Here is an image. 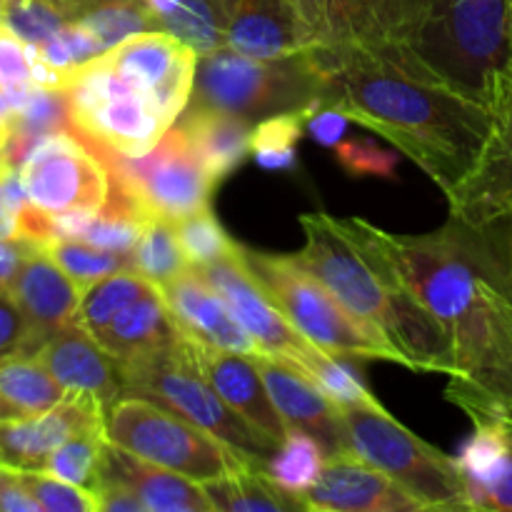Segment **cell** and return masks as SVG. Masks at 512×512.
<instances>
[{
  "mask_svg": "<svg viewBox=\"0 0 512 512\" xmlns=\"http://www.w3.org/2000/svg\"><path fill=\"white\" fill-rule=\"evenodd\" d=\"M488 230L450 218L435 233L395 235L375 228V238L453 343L448 400L512 405V283L508 263L485 238Z\"/></svg>",
  "mask_w": 512,
  "mask_h": 512,
  "instance_id": "1",
  "label": "cell"
},
{
  "mask_svg": "<svg viewBox=\"0 0 512 512\" xmlns=\"http://www.w3.org/2000/svg\"><path fill=\"white\" fill-rule=\"evenodd\" d=\"M325 75L323 105L378 133L440 185L448 203L478 173L498 138V113L405 73L355 43L310 48Z\"/></svg>",
  "mask_w": 512,
  "mask_h": 512,
  "instance_id": "2",
  "label": "cell"
},
{
  "mask_svg": "<svg viewBox=\"0 0 512 512\" xmlns=\"http://www.w3.org/2000/svg\"><path fill=\"white\" fill-rule=\"evenodd\" d=\"M380 55L425 83L495 110L512 83L508 0H435L415 38Z\"/></svg>",
  "mask_w": 512,
  "mask_h": 512,
  "instance_id": "3",
  "label": "cell"
},
{
  "mask_svg": "<svg viewBox=\"0 0 512 512\" xmlns=\"http://www.w3.org/2000/svg\"><path fill=\"white\" fill-rule=\"evenodd\" d=\"M240 248L285 318L310 343L340 358L388 360L408 368L405 355L390 343L388 335L350 313L295 255L263 253L245 245Z\"/></svg>",
  "mask_w": 512,
  "mask_h": 512,
  "instance_id": "4",
  "label": "cell"
},
{
  "mask_svg": "<svg viewBox=\"0 0 512 512\" xmlns=\"http://www.w3.org/2000/svg\"><path fill=\"white\" fill-rule=\"evenodd\" d=\"M325 75L313 53L303 50L288 58H253L220 48L200 55L193 105L228 110L248 120L323 103Z\"/></svg>",
  "mask_w": 512,
  "mask_h": 512,
  "instance_id": "5",
  "label": "cell"
},
{
  "mask_svg": "<svg viewBox=\"0 0 512 512\" xmlns=\"http://www.w3.org/2000/svg\"><path fill=\"white\" fill-rule=\"evenodd\" d=\"M120 365H123L125 395H143L175 410L238 450L253 465L268 470V460L273 458L278 445L258 433L243 415L235 413L220 398L218 390L208 383V378L195 368L190 355L185 353L183 335L178 343Z\"/></svg>",
  "mask_w": 512,
  "mask_h": 512,
  "instance_id": "6",
  "label": "cell"
},
{
  "mask_svg": "<svg viewBox=\"0 0 512 512\" xmlns=\"http://www.w3.org/2000/svg\"><path fill=\"white\" fill-rule=\"evenodd\" d=\"M350 450L395 483L428 510H473L468 485L450 455L420 440L400 425L383 405H338Z\"/></svg>",
  "mask_w": 512,
  "mask_h": 512,
  "instance_id": "7",
  "label": "cell"
},
{
  "mask_svg": "<svg viewBox=\"0 0 512 512\" xmlns=\"http://www.w3.org/2000/svg\"><path fill=\"white\" fill-rule=\"evenodd\" d=\"M105 438L195 483L253 465L193 420L143 395H123L105 408Z\"/></svg>",
  "mask_w": 512,
  "mask_h": 512,
  "instance_id": "8",
  "label": "cell"
},
{
  "mask_svg": "<svg viewBox=\"0 0 512 512\" xmlns=\"http://www.w3.org/2000/svg\"><path fill=\"white\" fill-rule=\"evenodd\" d=\"M70 125L95 150L143 155L160 143L173 125L158 105L120 78L98 55L80 65L65 85Z\"/></svg>",
  "mask_w": 512,
  "mask_h": 512,
  "instance_id": "9",
  "label": "cell"
},
{
  "mask_svg": "<svg viewBox=\"0 0 512 512\" xmlns=\"http://www.w3.org/2000/svg\"><path fill=\"white\" fill-rule=\"evenodd\" d=\"M95 153L108 165L110 185L128 195L148 218L178 223L210 208L218 180L200 163L180 125H173L160 143L143 155H120L113 150Z\"/></svg>",
  "mask_w": 512,
  "mask_h": 512,
  "instance_id": "10",
  "label": "cell"
},
{
  "mask_svg": "<svg viewBox=\"0 0 512 512\" xmlns=\"http://www.w3.org/2000/svg\"><path fill=\"white\" fill-rule=\"evenodd\" d=\"M30 205L48 218L95 213L108 203L110 170L75 130L45 135L20 163Z\"/></svg>",
  "mask_w": 512,
  "mask_h": 512,
  "instance_id": "11",
  "label": "cell"
},
{
  "mask_svg": "<svg viewBox=\"0 0 512 512\" xmlns=\"http://www.w3.org/2000/svg\"><path fill=\"white\" fill-rule=\"evenodd\" d=\"M195 270L218 290L220 298L228 303L233 318L243 325L245 333L258 343L263 353L275 355V358L285 360V363L295 365L300 373H305V368L320 348L310 343L308 338H303L295 330V325L285 318L268 288L250 270L240 243H235V248L225 253L223 258L200 265Z\"/></svg>",
  "mask_w": 512,
  "mask_h": 512,
  "instance_id": "12",
  "label": "cell"
},
{
  "mask_svg": "<svg viewBox=\"0 0 512 512\" xmlns=\"http://www.w3.org/2000/svg\"><path fill=\"white\" fill-rule=\"evenodd\" d=\"M103 60L120 78L148 95L170 125L193 100L200 53L170 30L155 28L130 35L105 50Z\"/></svg>",
  "mask_w": 512,
  "mask_h": 512,
  "instance_id": "13",
  "label": "cell"
},
{
  "mask_svg": "<svg viewBox=\"0 0 512 512\" xmlns=\"http://www.w3.org/2000/svg\"><path fill=\"white\" fill-rule=\"evenodd\" d=\"M475 433L455 455L468 485L470 508L512 512V420L483 400H458Z\"/></svg>",
  "mask_w": 512,
  "mask_h": 512,
  "instance_id": "14",
  "label": "cell"
},
{
  "mask_svg": "<svg viewBox=\"0 0 512 512\" xmlns=\"http://www.w3.org/2000/svg\"><path fill=\"white\" fill-rule=\"evenodd\" d=\"M303 510L420 512L428 508L388 473L348 450L325 458L323 473L303 495Z\"/></svg>",
  "mask_w": 512,
  "mask_h": 512,
  "instance_id": "15",
  "label": "cell"
},
{
  "mask_svg": "<svg viewBox=\"0 0 512 512\" xmlns=\"http://www.w3.org/2000/svg\"><path fill=\"white\" fill-rule=\"evenodd\" d=\"M8 290L28 320L25 355H35L53 335L75 323L85 293L43 245L30 250Z\"/></svg>",
  "mask_w": 512,
  "mask_h": 512,
  "instance_id": "16",
  "label": "cell"
},
{
  "mask_svg": "<svg viewBox=\"0 0 512 512\" xmlns=\"http://www.w3.org/2000/svg\"><path fill=\"white\" fill-rule=\"evenodd\" d=\"M185 353L195 363V368L208 378V383L218 390L220 398L238 415H243L258 433L273 440L275 445L288 438V425L280 418L273 398L268 393L263 375L250 355L233 353V350L215 348V345L183 335Z\"/></svg>",
  "mask_w": 512,
  "mask_h": 512,
  "instance_id": "17",
  "label": "cell"
},
{
  "mask_svg": "<svg viewBox=\"0 0 512 512\" xmlns=\"http://www.w3.org/2000/svg\"><path fill=\"white\" fill-rule=\"evenodd\" d=\"M105 405L93 393L68 390L55 408L28 418L0 420V465L45 470L48 458L85 425L103 423Z\"/></svg>",
  "mask_w": 512,
  "mask_h": 512,
  "instance_id": "18",
  "label": "cell"
},
{
  "mask_svg": "<svg viewBox=\"0 0 512 512\" xmlns=\"http://www.w3.org/2000/svg\"><path fill=\"white\" fill-rule=\"evenodd\" d=\"M263 375L268 393L278 408L288 430H303L323 445L325 455L348 453V433H345L340 408L295 365L268 353L250 355Z\"/></svg>",
  "mask_w": 512,
  "mask_h": 512,
  "instance_id": "19",
  "label": "cell"
},
{
  "mask_svg": "<svg viewBox=\"0 0 512 512\" xmlns=\"http://www.w3.org/2000/svg\"><path fill=\"white\" fill-rule=\"evenodd\" d=\"M433 5L435 0H328L330 43H355L375 53L405 48Z\"/></svg>",
  "mask_w": 512,
  "mask_h": 512,
  "instance_id": "20",
  "label": "cell"
},
{
  "mask_svg": "<svg viewBox=\"0 0 512 512\" xmlns=\"http://www.w3.org/2000/svg\"><path fill=\"white\" fill-rule=\"evenodd\" d=\"M158 288L183 335L203 340L215 348L233 350V353H263L258 343L245 333L243 325L233 318L228 303L220 298L218 290L195 268L183 270L178 278L168 280Z\"/></svg>",
  "mask_w": 512,
  "mask_h": 512,
  "instance_id": "21",
  "label": "cell"
},
{
  "mask_svg": "<svg viewBox=\"0 0 512 512\" xmlns=\"http://www.w3.org/2000/svg\"><path fill=\"white\" fill-rule=\"evenodd\" d=\"M65 390L93 393L108 408L125 395L123 365L83 325L73 323L35 353Z\"/></svg>",
  "mask_w": 512,
  "mask_h": 512,
  "instance_id": "22",
  "label": "cell"
},
{
  "mask_svg": "<svg viewBox=\"0 0 512 512\" xmlns=\"http://www.w3.org/2000/svg\"><path fill=\"white\" fill-rule=\"evenodd\" d=\"M225 48L253 58H288L313 48L298 13L283 0H223Z\"/></svg>",
  "mask_w": 512,
  "mask_h": 512,
  "instance_id": "23",
  "label": "cell"
},
{
  "mask_svg": "<svg viewBox=\"0 0 512 512\" xmlns=\"http://www.w3.org/2000/svg\"><path fill=\"white\" fill-rule=\"evenodd\" d=\"M100 478H113L128 485L145 512H210L213 503L205 495L203 485L175 470L138 458L125 448L105 440Z\"/></svg>",
  "mask_w": 512,
  "mask_h": 512,
  "instance_id": "24",
  "label": "cell"
},
{
  "mask_svg": "<svg viewBox=\"0 0 512 512\" xmlns=\"http://www.w3.org/2000/svg\"><path fill=\"white\" fill-rule=\"evenodd\" d=\"M180 335L183 333H180L163 293L158 285H153L143 298L130 303L103 333L95 335V340L120 363H130V360L155 353L165 345L178 343Z\"/></svg>",
  "mask_w": 512,
  "mask_h": 512,
  "instance_id": "25",
  "label": "cell"
},
{
  "mask_svg": "<svg viewBox=\"0 0 512 512\" xmlns=\"http://www.w3.org/2000/svg\"><path fill=\"white\" fill-rule=\"evenodd\" d=\"M178 125L185 130L195 155L215 180L228 178L250 153V120L228 110L190 105Z\"/></svg>",
  "mask_w": 512,
  "mask_h": 512,
  "instance_id": "26",
  "label": "cell"
},
{
  "mask_svg": "<svg viewBox=\"0 0 512 512\" xmlns=\"http://www.w3.org/2000/svg\"><path fill=\"white\" fill-rule=\"evenodd\" d=\"M205 495L213 503V510L220 512H283V510H303L300 500L280 490L268 475V470L245 468L230 470L220 478L205 480Z\"/></svg>",
  "mask_w": 512,
  "mask_h": 512,
  "instance_id": "27",
  "label": "cell"
},
{
  "mask_svg": "<svg viewBox=\"0 0 512 512\" xmlns=\"http://www.w3.org/2000/svg\"><path fill=\"white\" fill-rule=\"evenodd\" d=\"M0 395L23 418L55 408L68 390L53 378L45 363L35 355H13L0 360Z\"/></svg>",
  "mask_w": 512,
  "mask_h": 512,
  "instance_id": "28",
  "label": "cell"
},
{
  "mask_svg": "<svg viewBox=\"0 0 512 512\" xmlns=\"http://www.w3.org/2000/svg\"><path fill=\"white\" fill-rule=\"evenodd\" d=\"M155 283L143 278L135 270H118L113 275H105L98 283L90 285L80 300L78 318L75 323L83 325L90 335H100L130 303L143 298Z\"/></svg>",
  "mask_w": 512,
  "mask_h": 512,
  "instance_id": "29",
  "label": "cell"
},
{
  "mask_svg": "<svg viewBox=\"0 0 512 512\" xmlns=\"http://www.w3.org/2000/svg\"><path fill=\"white\" fill-rule=\"evenodd\" d=\"M325 450L313 435L303 430H290L288 438L278 445L273 458L268 460V475L280 490L293 495L303 505V495L308 493L320 478L325 465Z\"/></svg>",
  "mask_w": 512,
  "mask_h": 512,
  "instance_id": "30",
  "label": "cell"
},
{
  "mask_svg": "<svg viewBox=\"0 0 512 512\" xmlns=\"http://www.w3.org/2000/svg\"><path fill=\"white\" fill-rule=\"evenodd\" d=\"M323 108V103H313L308 108L288 110V113H275L258 120L250 140V153L255 163L263 170H293L298 165L295 145L303 138L305 125L313 110Z\"/></svg>",
  "mask_w": 512,
  "mask_h": 512,
  "instance_id": "31",
  "label": "cell"
},
{
  "mask_svg": "<svg viewBox=\"0 0 512 512\" xmlns=\"http://www.w3.org/2000/svg\"><path fill=\"white\" fill-rule=\"evenodd\" d=\"M105 420L103 423L85 425L75 430L58 450L48 458L45 470L58 475L60 480L78 485V488L95 493L100 485V463H103L105 445Z\"/></svg>",
  "mask_w": 512,
  "mask_h": 512,
  "instance_id": "32",
  "label": "cell"
},
{
  "mask_svg": "<svg viewBox=\"0 0 512 512\" xmlns=\"http://www.w3.org/2000/svg\"><path fill=\"white\" fill-rule=\"evenodd\" d=\"M130 258H133L135 273H140L155 285H165L168 280L178 278L183 270L193 268L183 253V245L175 233V223L163 218L148 220Z\"/></svg>",
  "mask_w": 512,
  "mask_h": 512,
  "instance_id": "33",
  "label": "cell"
},
{
  "mask_svg": "<svg viewBox=\"0 0 512 512\" xmlns=\"http://www.w3.org/2000/svg\"><path fill=\"white\" fill-rule=\"evenodd\" d=\"M48 253L83 290H88L105 275L133 270V258L128 253H115V250L98 248L83 240H55L48 245Z\"/></svg>",
  "mask_w": 512,
  "mask_h": 512,
  "instance_id": "34",
  "label": "cell"
},
{
  "mask_svg": "<svg viewBox=\"0 0 512 512\" xmlns=\"http://www.w3.org/2000/svg\"><path fill=\"white\" fill-rule=\"evenodd\" d=\"M305 375L333 400L335 405H380L355 368L340 355L318 350L305 368Z\"/></svg>",
  "mask_w": 512,
  "mask_h": 512,
  "instance_id": "35",
  "label": "cell"
},
{
  "mask_svg": "<svg viewBox=\"0 0 512 512\" xmlns=\"http://www.w3.org/2000/svg\"><path fill=\"white\" fill-rule=\"evenodd\" d=\"M175 233H178L185 258H188V263L193 268L213 263V260L223 258L225 253H230L235 248V240L225 233V228L220 225V220L215 218L210 208L178 220L175 223Z\"/></svg>",
  "mask_w": 512,
  "mask_h": 512,
  "instance_id": "36",
  "label": "cell"
},
{
  "mask_svg": "<svg viewBox=\"0 0 512 512\" xmlns=\"http://www.w3.org/2000/svg\"><path fill=\"white\" fill-rule=\"evenodd\" d=\"M18 478L23 480L25 490L38 500L43 512H100L98 495L78 485L60 480L58 475L48 470H18Z\"/></svg>",
  "mask_w": 512,
  "mask_h": 512,
  "instance_id": "37",
  "label": "cell"
},
{
  "mask_svg": "<svg viewBox=\"0 0 512 512\" xmlns=\"http://www.w3.org/2000/svg\"><path fill=\"white\" fill-rule=\"evenodd\" d=\"M3 23L28 45H43L70 20L53 0H5Z\"/></svg>",
  "mask_w": 512,
  "mask_h": 512,
  "instance_id": "38",
  "label": "cell"
},
{
  "mask_svg": "<svg viewBox=\"0 0 512 512\" xmlns=\"http://www.w3.org/2000/svg\"><path fill=\"white\" fill-rule=\"evenodd\" d=\"M33 48L38 50L40 58L48 65H53L65 80H70V75H73L80 65L90 63V60H95L98 55L105 53L100 40L80 23H68L60 33H55L53 38L45 40L43 45H33Z\"/></svg>",
  "mask_w": 512,
  "mask_h": 512,
  "instance_id": "39",
  "label": "cell"
},
{
  "mask_svg": "<svg viewBox=\"0 0 512 512\" xmlns=\"http://www.w3.org/2000/svg\"><path fill=\"white\" fill-rule=\"evenodd\" d=\"M333 150L345 173L353 178H398L400 150L383 148L370 138H343Z\"/></svg>",
  "mask_w": 512,
  "mask_h": 512,
  "instance_id": "40",
  "label": "cell"
},
{
  "mask_svg": "<svg viewBox=\"0 0 512 512\" xmlns=\"http://www.w3.org/2000/svg\"><path fill=\"white\" fill-rule=\"evenodd\" d=\"M23 85H35L28 43L18 38L8 25L0 23V88L10 90Z\"/></svg>",
  "mask_w": 512,
  "mask_h": 512,
  "instance_id": "41",
  "label": "cell"
},
{
  "mask_svg": "<svg viewBox=\"0 0 512 512\" xmlns=\"http://www.w3.org/2000/svg\"><path fill=\"white\" fill-rule=\"evenodd\" d=\"M28 320L10 290H0V360L25 355L28 348Z\"/></svg>",
  "mask_w": 512,
  "mask_h": 512,
  "instance_id": "42",
  "label": "cell"
},
{
  "mask_svg": "<svg viewBox=\"0 0 512 512\" xmlns=\"http://www.w3.org/2000/svg\"><path fill=\"white\" fill-rule=\"evenodd\" d=\"M348 123H350L348 115H343L340 110L323 105V108H318L310 113L308 125H305V133H308L315 143L325 145V148H335V145L345 138Z\"/></svg>",
  "mask_w": 512,
  "mask_h": 512,
  "instance_id": "43",
  "label": "cell"
},
{
  "mask_svg": "<svg viewBox=\"0 0 512 512\" xmlns=\"http://www.w3.org/2000/svg\"><path fill=\"white\" fill-rule=\"evenodd\" d=\"M0 512H43L38 500L25 490L15 468L0 465Z\"/></svg>",
  "mask_w": 512,
  "mask_h": 512,
  "instance_id": "44",
  "label": "cell"
},
{
  "mask_svg": "<svg viewBox=\"0 0 512 512\" xmlns=\"http://www.w3.org/2000/svg\"><path fill=\"white\" fill-rule=\"evenodd\" d=\"M95 495H98L103 512H145V505L140 503L138 495L120 480L100 478Z\"/></svg>",
  "mask_w": 512,
  "mask_h": 512,
  "instance_id": "45",
  "label": "cell"
},
{
  "mask_svg": "<svg viewBox=\"0 0 512 512\" xmlns=\"http://www.w3.org/2000/svg\"><path fill=\"white\" fill-rule=\"evenodd\" d=\"M38 243L28 238H0V290H8L20 265Z\"/></svg>",
  "mask_w": 512,
  "mask_h": 512,
  "instance_id": "46",
  "label": "cell"
},
{
  "mask_svg": "<svg viewBox=\"0 0 512 512\" xmlns=\"http://www.w3.org/2000/svg\"><path fill=\"white\" fill-rule=\"evenodd\" d=\"M298 18L315 45L330 43L328 0H298Z\"/></svg>",
  "mask_w": 512,
  "mask_h": 512,
  "instance_id": "47",
  "label": "cell"
},
{
  "mask_svg": "<svg viewBox=\"0 0 512 512\" xmlns=\"http://www.w3.org/2000/svg\"><path fill=\"white\" fill-rule=\"evenodd\" d=\"M495 113H498L500 133H503L505 145H508L510 158H512V83L508 85V88H505V93L500 95L498 108H495Z\"/></svg>",
  "mask_w": 512,
  "mask_h": 512,
  "instance_id": "48",
  "label": "cell"
},
{
  "mask_svg": "<svg viewBox=\"0 0 512 512\" xmlns=\"http://www.w3.org/2000/svg\"><path fill=\"white\" fill-rule=\"evenodd\" d=\"M505 220H508V235H505V255H508V273H510V283H512V213Z\"/></svg>",
  "mask_w": 512,
  "mask_h": 512,
  "instance_id": "49",
  "label": "cell"
},
{
  "mask_svg": "<svg viewBox=\"0 0 512 512\" xmlns=\"http://www.w3.org/2000/svg\"><path fill=\"white\" fill-rule=\"evenodd\" d=\"M13 418H23V415H20L18 410H15L13 405L0 395V420H13Z\"/></svg>",
  "mask_w": 512,
  "mask_h": 512,
  "instance_id": "50",
  "label": "cell"
},
{
  "mask_svg": "<svg viewBox=\"0 0 512 512\" xmlns=\"http://www.w3.org/2000/svg\"><path fill=\"white\" fill-rule=\"evenodd\" d=\"M458 400H483V398H453V400H450V403H458ZM483 403H490V405H493V408H498L500 413H503V415H508V418L512 420V405L495 403V400H483Z\"/></svg>",
  "mask_w": 512,
  "mask_h": 512,
  "instance_id": "51",
  "label": "cell"
},
{
  "mask_svg": "<svg viewBox=\"0 0 512 512\" xmlns=\"http://www.w3.org/2000/svg\"><path fill=\"white\" fill-rule=\"evenodd\" d=\"M283 3H285V5H290V8H293L295 13H298V0H283Z\"/></svg>",
  "mask_w": 512,
  "mask_h": 512,
  "instance_id": "52",
  "label": "cell"
},
{
  "mask_svg": "<svg viewBox=\"0 0 512 512\" xmlns=\"http://www.w3.org/2000/svg\"><path fill=\"white\" fill-rule=\"evenodd\" d=\"M3 10H5V0H0V23H3Z\"/></svg>",
  "mask_w": 512,
  "mask_h": 512,
  "instance_id": "53",
  "label": "cell"
},
{
  "mask_svg": "<svg viewBox=\"0 0 512 512\" xmlns=\"http://www.w3.org/2000/svg\"><path fill=\"white\" fill-rule=\"evenodd\" d=\"M508 5H510V38H512V0H508Z\"/></svg>",
  "mask_w": 512,
  "mask_h": 512,
  "instance_id": "54",
  "label": "cell"
}]
</instances>
